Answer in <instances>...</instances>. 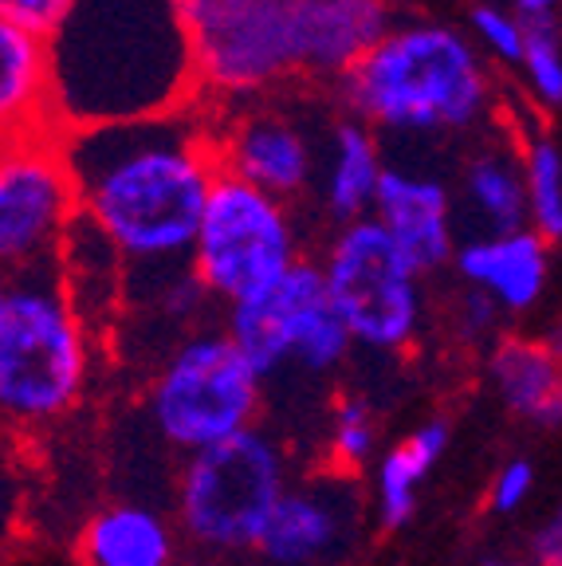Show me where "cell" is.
I'll return each instance as SVG.
<instances>
[{
    "label": "cell",
    "mask_w": 562,
    "mask_h": 566,
    "mask_svg": "<svg viewBox=\"0 0 562 566\" xmlns=\"http://www.w3.org/2000/svg\"><path fill=\"white\" fill-rule=\"evenodd\" d=\"M60 150L80 189V209L115 237L126 268L194 260L197 229L220 174L217 126L201 106L71 126L60 134Z\"/></svg>",
    "instance_id": "cell-1"
},
{
    "label": "cell",
    "mask_w": 562,
    "mask_h": 566,
    "mask_svg": "<svg viewBox=\"0 0 562 566\" xmlns=\"http://www.w3.org/2000/svg\"><path fill=\"white\" fill-rule=\"evenodd\" d=\"M48 48L60 134L169 115L201 95L181 0H75Z\"/></svg>",
    "instance_id": "cell-2"
},
{
    "label": "cell",
    "mask_w": 562,
    "mask_h": 566,
    "mask_svg": "<svg viewBox=\"0 0 562 566\" xmlns=\"http://www.w3.org/2000/svg\"><path fill=\"white\" fill-rule=\"evenodd\" d=\"M334 87L354 118L389 134L472 130L492 111L480 52L445 24H394Z\"/></svg>",
    "instance_id": "cell-3"
},
{
    "label": "cell",
    "mask_w": 562,
    "mask_h": 566,
    "mask_svg": "<svg viewBox=\"0 0 562 566\" xmlns=\"http://www.w3.org/2000/svg\"><path fill=\"white\" fill-rule=\"evenodd\" d=\"M87 338L60 264L9 268L0 295V406L20 421L63 413L87 378Z\"/></svg>",
    "instance_id": "cell-4"
},
{
    "label": "cell",
    "mask_w": 562,
    "mask_h": 566,
    "mask_svg": "<svg viewBox=\"0 0 562 566\" xmlns=\"http://www.w3.org/2000/svg\"><path fill=\"white\" fill-rule=\"evenodd\" d=\"M299 260L283 197L220 169L194 244V268L217 300L237 303L264 292Z\"/></svg>",
    "instance_id": "cell-5"
},
{
    "label": "cell",
    "mask_w": 562,
    "mask_h": 566,
    "mask_svg": "<svg viewBox=\"0 0 562 566\" xmlns=\"http://www.w3.org/2000/svg\"><path fill=\"white\" fill-rule=\"evenodd\" d=\"M260 381L232 335L185 338L154 386V421L169 444L201 452L252 429Z\"/></svg>",
    "instance_id": "cell-6"
},
{
    "label": "cell",
    "mask_w": 562,
    "mask_h": 566,
    "mask_svg": "<svg viewBox=\"0 0 562 566\" xmlns=\"http://www.w3.org/2000/svg\"><path fill=\"white\" fill-rule=\"evenodd\" d=\"M323 272L354 343L374 350L414 343L422 327V268L378 217L343 224Z\"/></svg>",
    "instance_id": "cell-7"
},
{
    "label": "cell",
    "mask_w": 562,
    "mask_h": 566,
    "mask_svg": "<svg viewBox=\"0 0 562 566\" xmlns=\"http://www.w3.org/2000/svg\"><path fill=\"white\" fill-rule=\"evenodd\" d=\"M283 500V460L256 429L194 452L181 476V520L189 535L220 551L260 547Z\"/></svg>",
    "instance_id": "cell-8"
},
{
    "label": "cell",
    "mask_w": 562,
    "mask_h": 566,
    "mask_svg": "<svg viewBox=\"0 0 562 566\" xmlns=\"http://www.w3.org/2000/svg\"><path fill=\"white\" fill-rule=\"evenodd\" d=\"M229 335L260 378L275 374L283 363L331 370L354 343L326 272L308 260H295L264 292L229 303Z\"/></svg>",
    "instance_id": "cell-9"
},
{
    "label": "cell",
    "mask_w": 562,
    "mask_h": 566,
    "mask_svg": "<svg viewBox=\"0 0 562 566\" xmlns=\"http://www.w3.org/2000/svg\"><path fill=\"white\" fill-rule=\"evenodd\" d=\"M205 95L244 98L299 71L295 0H181Z\"/></svg>",
    "instance_id": "cell-10"
},
{
    "label": "cell",
    "mask_w": 562,
    "mask_h": 566,
    "mask_svg": "<svg viewBox=\"0 0 562 566\" xmlns=\"http://www.w3.org/2000/svg\"><path fill=\"white\" fill-rule=\"evenodd\" d=\"M80 189L60 150V134L4 138L0 161V256L4 268L60 264Z\"/></svg>",
    "instance_id": "cell-11"
},
{
    "label": "cell",
    "mask_w": 562,
    "mask_h": 566,
    "mask_svg": "<svg viewBox=\"0 0 562 566\" xmlns=\"http://www.w3.org/2000/svg\"><path fill=\"white\" fill-rule=\"evenodd\" d=\"M217 154L220 169L248 177L252 186L268 189L283 201L303 193L319 166L308 130L272 106L240 111L237 118L217 126Z\"/></svg>",
    "instance_id": "cell-12"
},
{
    "label": "cell",
    "mask_w": 562,
    "mask_h": 566,
    "mask_svg": "<svg viewBox=\"0 0 562 566\" xmlns=\"http://www.w3.org/2000/svg\"><path fill=\"white\" fill-rule=\"evenodd\" d=\"M394 28L389 0H295L299 71L343 75Z\"/></svg>",
    "instance_id": "cell-13"
},
{
    "label": "cell",
    "mask_w": 562,
    "mask_h": 566,
    "mask_svg": "<svg viewBox=\"0 0 562 566\" xmlns=\"http://www.w3.org/2000/svg\"><path fill=\"white\" fill-rule=\"evenodd\" d=\"M60 275L67 300L91 335L115 327L126 307V256L115 237L80 209L60 248Z\"/></svg>",
    "instance_id": "cell-14"
},
{
    "label": "cell",
    "mask_w": 562,
    "mask_h": 566,
    "mask_svg": "<svg viewBox=\"0 0 562 566\" xmlns=\"http://www.w3.org/2000/svg\"><path fill=\"white\" fill-rule=\"evenodd\" d=\"M374 217L394 232L422 272H433L452 256V201L437 177L386 169Z\"/></svg>",
    "instance_id": "cell-15"
},
{
    "label": "cell",
    "mask_w": 562,
    "mask_h": 566,
    "mask_svg": "<svg viewBox=\"0 0 562 566\" xmlns=\"http://www.w3.org/2000/svg\"><path fill=\"white\" fill-rule=\"evenodd\" d=\"M351 539V500L339 488H311V492H283L280 507L264 527L268 563L275 566H323Z\"/></svg>",
    "instance_id": "cell-16"
},
{
    "label": "cell",
    "mask_w": 562,
    "mask_h": 566,
    "mask_svg": "<svg viewBox=\"0 0 562 566\" xmlns=\"http://www.w3.org/2000/svg\"><path fill=\"white\" fill-rule=\"evenodd\" d=\"M0 118L4 138L60 134L52 111V48L44 35L0 20Z\"/></svg>",
    "instance_id": "cell-17"
},
{
    "label": "cell",
    "mask_w": 562,
    "mask_h": 566,
    "mask_svg": "<svg viewBox=\"0 0 562 566\" xmlns=\"http://www.w3.org/2000/svg\"><path fill=\"white\" fill-rule=\"evenodd\" d=\"M457 272L492 292L508 311H528L547 283V237L539 229L476 237L457 252Z\"/></svg>",
    "instance_id": "cell-18"
},
{
    "label": "cell",
    "mask_w": 562,
    "mask_h": 566,
    "mask_svg": "<svg viewBox=\"0 0 562 566\" xmlns=\"http://www.w3.org/2000/svg\"><path fill=\"white\" fill-rule=\"evenodd\" d=\"M382 177H386V166H382L370 123H362L354 115L334 123L323 158V201L334 221L351 224L358 217H366V212H374Z\"/></svg>",
    "instance_id": "cell-19"
},
{
    "label": "cell",
    "mask_w": 562,
    "mask_h": 566,
    "mask_svg": "<svg viewBox=\"0 0 562 566\" xmlns=\"http://www.w3.org/2000/svg\"><path fill=\"white\" fill-rule=\"evenodd\" d=\"M465 205L488 232H519L531 224V189L523 150L511 146H483L468 158L465 177Z\"/></svg>",
    "instance_id": "cell-20"
},
{
    "label": "cell",
    "mask_w": 562,
    "mask_h": 566,
    "mask_svg": "<svg viewBox=\"0 0 562 566\" xmlns=\"http://www.w3.org/2000/svg\"><path fill=\"white\" fill-rule=\"evenodd\" d=\"M83 551L91 566H166L169 531L146 507H111L87 527Z\"/></svg>",
    "instance_id": "cell-21"
},
{
    "label": "cell",
    "mask_w": 562,
    "mask_h": 566,
    "mask_svg": "<svg viewBox=\"0 0 562 566\" xmlns=\"http://www.w3.org/2000/svg\"><path fill=\"white\" fill-rule=\"evenodd\" d=\"M492 381L516 413L539 417V409L562 389V358L543 343L508 338L492 354Z\"/></svg>",
    "instance_id": "cell-22"
},
{
    "label": "cell",
    "mask_w": 562,
    "mask_h": 566,
    "mask_svg": "<svg viewBox=\"0 0 562 566\" xmlns=\"http://www.w3.org/2000/svg\"><path fill=\"white\" fill-rule=\"evenodd\" d=\"M448 429L440 421L425 424L409 437V444L394 449L382 460L378 472V504H382V523L386 527H402L409 515H414V492L422 484V476L433 469L445 452Z\"/></svg>",
    "instance_id": "cell-23"
},
{
    "label": "cell",
    "mask_w": 562,
    "mask_h": 566,
    "mask_svg": "<svg viewBox=\"0 0 562 566\" xmlns=\"http://www.w3.org/2000/svg\"><path fill=\"white\" fill-rule=\"evenodd\" d=\"M523 166L531 189V229L547 240L562 237V150L551 138L535 134L523 142Z\"/></svg>",
    "instance_id": "cell-24"
},
{
    "label": "cell",
    "mask_w": 562,
    "mask_h": 566,
    "mask_svg": "<svg viewBox=\"0 0 562 566\" xmlns=\"http://www.w3.org/2000/svg\"><path fill=\"white\" fill-rule=\"evenodd\" d=\"M528 87L535 95L539 106L559 111L562 106V28L559 17L547 20H528V48L519 60Z\"/></svg>",
    "instance_id": "cell-25"
},
{
    "label": "cell",
    "mask_w": 562,
    "mask_h": 566,
    "mask_svg": "<svg viewBox=\"0 0 562 566\" xmlns=\"http://www.w3.org/2000/svg\"><path fill=\"white\" fill-rule=\"evenodd\" d=\"M468 28H472V40L500 63L519 67L523 60V48H528V20L519 12L496 9V4H476L468 12Z\"/></svg>",
    "instance_id": "cell-26"
},
{
    "label": "cell",
    "mask_w": 562,
    "mask_h": 566,
    "mask_svg": "<svg viewBox=\"0 0 562 566\" xmlns=\"http://www.w3.org/2000/svg\"><path fill=\"white\" fill-rule=\"evenodd\" d=\"M374 444V429H370V406L358 398L339 401V424H334V452L343 464H362Z\"/></svg>",
    "instance_id": "cell-27"
},
{
    "label": "cell",
    "mask_w": 562,
    "mask_h": 566,
    "mask_svg": "<svg viewBox=\"0 0 562 566\" xmlns=\"http://www.w3.org/2000/svg\"><path fill=\"white\" fill-rule=\"evenodd\" d=\"M71 9H75V0H0V20L52 40Z\"/></svg>",
    "instance_id": "cell-28"
},
{
    "label": "cell",
    "mask_w": 562,
    "mask_h": 566,
    "mask_svg": "<svg viewBox=\"0 0 562 566\" xmlns=\"http://www.w3.org/2000/svg\"><path fill=\"white\" fill-rule=\"evenodd\" d=\"M503 303L496 300L492 292H483V287H468L465 300H460V331H465V338H480L488 335V331L496 327V315H500Z\"/></svg>",
    "instance_id": "cell-29"
},
{
    "label": "cell",
    "mask_w": 562,
    "mask_h": 566,
    "mask_svg": "<svg viewBox=\"0 0 562 566\" xmlns=\"http://www.w3.org/2000/svg\"><path fill=\"white\" fill-rule=\"evenodd\" d=\"M531 492V464L528 460H511L508 469L496 476V488H492V504L496 512H516Z\"/></svg>",
    "instance_id": "cell-30"
},
{
    "label": "cell",
    "mask_w": 562,
    "mask_h": 566,
    "mask_svg": "<svg viewBox=\"0 0 562 566\" xmlns=\"http://www.w3.org/2000/svg\"><path fill=\"white\" fill-rule=\"evenodd\" d=\"M539 558H543L547 566H562V507L551 527L539 535Z\"/></svg>",
    "instance_id": "cell-31"
},
{
    "label": "cell",
    "mask_w": 562,
    "mask_h": 566,
    "mask_svg": "<svg viewBox=\"0 0 562 566\" xmlns=\"http://www.w3.org/2000/svg\"><path fill=\"white\" fill-rule=\"evenodd\" d=\"M516 12L523 20H547V17H559L562 0H516Z\"/></svg>",
    "instance_id": "cell-32"
},
{
    "label": "cell",
    "mask_w": 562,
    "mask_h": 566,
    "mask_svg": "<svg viewBox=\"0 0 562 566\" xmlns=\"http://www.w3.org/2000/svg\"><path fill=\"white\" fill-rule=\"evenodd\" d=\"M539 424H547V429H554V424H562V389L554 394L551 401H547L543 409H539V417H535Z\"/></svg>",
    "instance_id": "cell-33"
},
{
    "label": "cell",
    "mask_w": 562,
    "mask_h": 566,
    "mask_svg": "<svg viewBox=\"0 0 562 566\" xmlns=\"http://www.w3.org/2000/svg\"><path fill=\"white\" fill-rule=\"evenodd\" d=\"M488 566H508V563H488ZM539 566H547V563H539Z\"/></svg>",
    "instance_id": "cell-34"
}]
</instances>
